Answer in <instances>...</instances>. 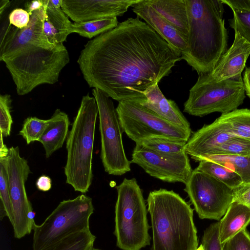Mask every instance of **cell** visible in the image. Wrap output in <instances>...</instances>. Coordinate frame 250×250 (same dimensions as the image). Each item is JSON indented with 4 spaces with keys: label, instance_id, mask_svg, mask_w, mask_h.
<instances>
[{
    "label": "cell",
    "instance_id": "6da1fadb",
    "mask_svg": "<svg viewBox=\"0 0 250 250\" xmlns=\"http://www.w3.org/2000/svg\"><path fill=\"white\" fill-rule=\"evenodd\" d=\"M181 55L136 17L119 23L84 45L78 63L90 87L121 101L144 93L171 72Z\"/></svg>",
    "mask_w": 250,
    "mask_h": 250
},
{
    "label": "cell",
    "instance_id": "7a4b0ae2",
    "mask_svg": "<svg viewBox=\"0 0 250 250\" xmlns=\"http://www.w3.org/2000/svg\"><path fill=\"white\" fill-rule=\"evenodd\" d=\"M187 47L182 60L198 75L210 73L227 51L228 36L221 0H185Z\"/></svg>",
    "mask_w": 250,
    "mask_h": 250
},
{
    "label": "cell",
    "instance_id": "3957f363",
    "mask_svg": "<svg viewBox=\"0 0 250 250\" xmlns=\"http://www.w3.org/2000/svg\"><path fill=\"white\" fill-rule=\"evenodd\" d=\"M153 243L151 250H196L197 230L193 209L179 194L160 188L147 198Z\"/></svg>",
    "mask_w": 250,
    "mask_h": 250
},
{
    "label": "cell",
    "instance_id": "277c9868",
    "mask_svg": "<svg viewBox=\"0 0 250 250\" xmlns=\"http://www.w3.org/2000/svg\"><path fill=\"white\" fill-rule=\"evenodd\" d=\"M0 60L5 63L17 94L22 96L40 85L56 83L70 58L62 43H30L0 57Z\"/></svg>",
    "mask_w": 250,
    "mask_h": 250
},
{
    "label": "cell",
    "instance_id": "5b68a950",
    "mask_svg": "<svg viewBox=\"0 0 250 250\" xmlns=\"http://www.w3.org/2000/svg\"><path fill=\"white\" fill-rule=\"evenodd\" d=\"M98 114L95 98L88 93L83 96L66 140V183L82 193L88 191L93 181L92 158Z\"/></svg>",
    "mask_w": 250,
    "mask_h": 250
},
{
    "label": "cell",
    "instance_id": "8992f818",
    "mask_svg": "<svg viewBox=\"0 0 250 250\" xmlns=\"http://www.w3.org/2000/svg\"><path fill=\"white\" fill-rule=\"evenodd\" d=\"M114 234L122 250H140L149 245L150 226L142 189L135 178H125L116 186Z\"/></svg>",
    "mask_w": 250,
    "mask_h": 250
},
{
    "label": "cell",
    "instance_id": "52a82bcc",
    "mask_svg": "<svg viewBox=\"0 0 250 250\" xmlns=\"http://www.w3.org/2000/svg\"><path fill=\"white\" fill-rule=\"evenodd\" d=\"M94 208L92 198L84 194L63 200L34 229L33 250H44L70 234L89 230Z\"/></svg>",
    "mask_w": 250,
    "mask_h": 250
},
{
    "label": "cell",
    "instance_id": "ba28073f",
    "mask_svg": "<svg viewBox=\"0 0 250 250\" xmlns=\"http://www.w3.org/2000/svg\"><path fill=\"white\" fill-rule=\"evenodd\" d=\"M116 108L123 131L135 143L151 138L187 142L191 135V130L161 118L143 105L138 98L121 101Z\"/></svg>",
    "mask_w": 250,
    "mask_h": 250
},
{
    "label": "cell",
    "instance_id": "9c48e42d",
    "mask_svg": "<svg viewBox=\"0 0 250 250\" xmlns=\"http://www.w3.org/2000/svg\"><path fill=\"white\" fill-rule=\"evenodd\" d=\"M98 108L101 135L100 157L104 170L110 175L121 176L130 171L122 140L123 130L113 103L98 88L92 90Z\"/></svg>",
    "mask_w": 250,
    "mask_h": 250
},
{
    "label": "cell",
    "instance_id": "30bf717a",
    "mask_svg": "<svg viewBox=\"0 0 250 250\" xmlns=\"http://www.w3.org/2000/svg\"><path fill=\"white\" fill-rule=\"evenodd\" d=\"M245 92L243 81L225 80L205 83L197 80L189 90L184 112L198 117L216 112L227 113L243 103Z\"/></svg>",
    "mask_w": 250,
    "mask_h": 250
},
{
    "label": "cell",
    "instance_id": "8fae6325",
    "mask_svg": "<svg viewBox=\"0 0 250 250\" xmlns=\"http://www.w3.org/2000/svg\"><path fill=\"white\" fill-rule=\"evenodd\" d=\"M10 196L14 213V236L21 239L29 234L36 224L35 213L26 194L25 184L31 173L27 161L20 155L17 146L9 148L6 160Z\"/></svg>",
    "mask_w": 250,
    "mask_h": 250
},
{
    "label": "cell",
    "instance_id": "7c38bea8",
    "mask_svg": "<svg viewBox=\"0 0 250 250\" xmlns=\"http://www.w3.org/2000/svg\"><path fill=\"white\" fill-rule=\"evenodd\" d=\"M185 185L184 190L201 219L219 220L233 201V189L197 168Z\"/></svg>",
    "mask_w": 250,
    "mask_h": 250
},
{
    "label": "cell",
    "instance_id": "4fadbf2b",
    "mask_svg": "<svg viewBox=\"0 0 250 250\" xmlns=\"http://www.w3.org/2000/svg\"><path fill=\"white\" fill-rule=\"evenodd\" d=\"M131 162L141 167L151 176L168 183L186 184L193 171L186 151L176 154L159 153L137 144L133 150Z\"/></svg>",
    "mask_w": 250,
    "mask_h": 250
},
{
    "label": "cell",
    "instance_id": "5bb4252c",
    "mask_svg": "<svg viewBox=\"0 0 250 250\" xmlns=\"http://www.w3.org/2000/svg\"><path fill=\"white\" fill-rule=\"evenodd\" d=\"M141 0H61V8L74 22L117 18Z\"/></svg>",
    "mask_w": 250,
    "mask_h": 250
},
{
    "label": "cell",
    "instance_id": "9a60e30c",
    "mask_svg": "<svg viewBox=\"0 0 250 250\" xmlns=\"http://www.w3.org/2000/svg\"><path fill=\"white\" fill-rule=\"evenodd\" d=\"M43 6L30 15L28 25L19 29L6 21L0 30V57L27 43H51L43 31L48 0H44Z\"/></svg>",
    "mask_w": 250,
    "mask_h": 250
},
{
    "label": "cell",
    "instance_id": "2e32d148",
    "mask_svg": "<svg viewBox=\"0 0 250 250\" xmlns=\"http://www.w3.org/2000/svg\"><path fill=\"white\" fill-rule=\"evenodd\" d=\"M250 55V43L235 31V38L231 47L210 73L198 75L197 80L205 83H216L225 80L243 81L242 73Z\"/></svg>",
    "mask_w": 250,
    "mask_h": 250
},
{
    "label": "cell",
    "instance_id": "e0dca14e",
    "mask_svg": "<svg viewBox=\"0 0 250 250\" xmlns=\"http://www.w3.org/2000/svg\"><path fill=\"white\" fill-rule=\"evenodd\" d=\"M227 124L219 117L194 132L186 143L185 150L196 160L212 155L225 142L233 137Z\"/></svg>",
    "mask_w": 250,
    "mask_h": 250
},
{
    "label": "cell",
    "instance_id": "ac0fdd59",
    "mask_svg": "<svg viewBox=\"0 0 250 250\" xmlns=\"http://www.w3.org/2000/svg\"><path fill=\"white\" fill-rule=\"evenodd\" d=\"M132 11L181 55L185 52L187 47V38L148 4L146 0H141L135 5Z\"/></svg>",
    "mask_w": 250,
    "mask_h": 250
},
{
    "label": "cell",
    "instance_id": "d6986e66",
    "mask_svg": "<svg viewBox=\"0 0 250 250\" xmlns=\"http://www.w3.org/2000/svg\"><path fill=\"white\" fill-rule=\"evenodd\" d=\"M145 97L138 98L140 103L161 118L187 130H191L190 124L175 101L167 99L161 91L158 83L144 93Z\"/></svg>",
    "mask_w": 250,
    "mask_h": 250
},
{
    "label": "cell",
    "instance_id": "ffe728a7",
    "mask_svg": "<svg viewBox=\"0 0 250 250\" xmlns=\"http://www.w3.org/2000/svg\"><path fill=\"white\" fill-rule=\"evenodd\" d=\"M72 23L61 8V0H48L43 31L50 43H63L71 34Z\"/></svg>",
    "mask_w": 250,
    "mask_h": 250
},
{
    "label": "cell",
    "instance_id": "44dd1931",
    "mask_svg": "<svg viewBox=\"0 0 250 250\" xmlns=\"http://www.w3.org/2000/svg\"><path fill=\"white\" fill-rule=\"evenodd\" d=\"M70 124L68 115L60 109H57L48 119L47 126L39 141L44 148L46 158L62 146L69 133Z\"/></svg>",
    "mask_w": 250,
    "mask_h": 250
},
{
    "label": "cell",
    "instance_id": "7402d4cb",
    "mask_svg": "<svg viewBox=\"0 0 250 250\" xmlns=\"http://www.w3.org/2000/svg\"><path fill=\"white\" fill-rule=\"evenodd\" d=\"M250 223V208L232 201L224 217L219 221L220 239L222 244L241 231Z\"/></svg>",
    "mask_w": 250,
    "mask_h": 250
},
{
    "label": "cell",
    "instance_id": "603a6c76",
    "mask_svg": "<svg viewBox=\"0 0 250 250\" xmlns=\"http://www.w3.org/2000/svg\"><path fill=\"white\" fill-rule=\"evenodd\" d=\"M146 1L187 38L188 17L185 0H146Z\"/></svg>",
    "mask_w": 250,
    "mask_h": 250
},
{
    "label": "cell",
    "instance_id": "cb8c5ba5",
    "mask_svg": "<svg viewBox=\"0 0 250 250\" xmlns=\"http://www.w3.org/2000/svg\"><path fill=\"white\" fill-rule=\"evenodd\" d=\"M203 160L222 165L238 174L243 183H250V156L244 157L213 155L198 158L195 161L199 162Z\"/></svg>",
    "mask_w": 250,
    "mask_h": 250
},
{
    "label": "cell",
    "instance_id": "d4e9b609",
    "mask_svg": "<svg viewBox=\"0 0 250 250\" xmlns=\"http://www.w3.org/2000/svg\"><path fill=\"white\" fill-rule=\"evenodd\" d=\"M219 118L227 124L232 136L250 140V109H237Z\"/></svg>",
    "mask_w": 250,
    "mask_h": 250
},
{
    "label": "cell",
    "instance_id": "484cf974",
    "mask_svg": "<svg viewBox=\"0 0 250 250\" xmlns=\"http://www.w3.org/2000/svg\"><path fill=\"white\" fill-rule=\"evenodd\" d=\"M199 162L196 167L198 169L212 176L232 189L243 184L242 180L238 174L222 165L205 160Z\"/></svg>",
    "mask_w": 250,
    "mask_h": 250
},
{
    "label": "cell",
    "instance_id": "4316f807",
    "mask_svg": "<svg viewBox=\"0 0 250 250\" xmlns=\"http://www.w3.org/2000/svg\"><path fill=\"white\" fill-rule=\"evenodd\" d=\"M119 24L117 18H105L86 21L74 22L71 26V33L91 39L116 27Z\"/></svg>",
    "mask_w": 250,
    "mask_h": 250
},
{
    "label": "cell",
    "instance_id": "83f0119b",
    "mask_svg": "<svg viewBox=\"0 0 250 250\" xmlns=\"http://www.w3.org/2000/svg\"><path fill=\"white\" fill-rule=\"evenodd\" d=\"M96 237L89 230L69 235L44 250H90Z\"/></svg>",
    "mask_w": 250,
    "mask_h": 250
},
{
    "label": "cell",
    "instance_id": "f1b7e54d",
    "mask_svg": "<svg viewBox=\"0 0 250 250\" xmlns=\"http://www.w3.org/2000/svg\"><path fill=\"white\" fill-rule=\"evenodd\" d=\"M187 143L165 138H151L141 141L136 144L159 153L176 154L186 151Z\"/></svg>",
    "mask_w": 250,
    "mask_h": 250
},
{
    "label": "cell",
    "instance_id": "f546056e",
    "mask_svg": "<svg viewBox=\"0 0 250 250\" xmlns=\"http://www.w3.org/2000/svg\"><path fill=\"white\" fill-rule=\"evenodd\" d=\"M213 155L249 156L250 140L233 136L222 144Z\"/></svg>",
    "mask_w": 250,
    "mask_h": 250
},
{
    "label": "cell",
    "instance_id": "4dcf8cb0",
    "mask_svg": "<svg viewBox=\"0 0 250 250\" xmlns=\"http://www.w3.org/2000/svg\"><path fill=\"white\" fill-rule=\"evenodd\" d=\"M48 123V120L39 119L36 117L26 118L19 134L25 140L27 145L35 141H39Z\"/></svg>",
    "mask_w": 250,
    "mask_h": 250
},
{
    "label": "cell",
    "instance_id": "1f68e13d",
    "mask_svg": "<svg viewBox=\"0 0 250 250\" xmlns=\"http://www.w3.org/2000/svg\"><path fill=\"white\" fill-rule=\"evenodd\" d=\"M7 156H0V202L2 204L12 225L14 223L13 209L11 201L6 167Z\"/></svg>",
    "mask_w": 250,
    "mask_h": 250
},
{
    "label": "cell",
    "instance_id": "d6a6232c",
    "mask_svg": "<svg viewBox=\"0 0 250 250\" xmlns=\"http://www.w3.org/2000/svg\"><path fill=\"white\" fill-rule=\"evenodd\" d=\"M230 26L250 43V9L233 10Z\"/></svg>",
    "mask_w": 250,
    "mask_h": 250
},
{
    "label": "cell",
    "instance_id": "836d02e7",
    "mask_svg": "<svg viewBox=\"0 0 250 250\" xmlns=\"http://www.w3.org/2000/svg\"><path fill=\"white\" fill-rule=\"evenodd\" d=\"M11 95L8 94L0 95V135L7 137L10 135L12 117L11 114L12 108Z\"/></svg>",
    "mask_w": 250,
    "mask_h": 250
},
{
    "label": "cell",
    "instance_id": "e575fe53",
    "mask_svg": "<svg viewBox=\"0 0 250 250\" xmlns=\"http://www.w3.org/2000/svg\"><path fill=\"white\" fill-rule=\"evenodd\" d=\"M219 222L211 224L204 231L202 239L204 250H223L220 239Z\"/></svg>",
    "mask_w": 250,
    "mask_h": 250
},
{
    "label": "cell",
    "instance_id": "d590c367",
    "mask_svg": "<svg viewBox=\"0 0 250 250\" xmlns=\"http://www.w3.org/2000/svg\"><path fill=\"white\" fill-rule=\"evenodd\" d=\"M223 250H250V235L246 230L238 232L223 244Z\"/></svg>",
    "mask_w": 250,
    "mask_h": 250
},
{
    "label": "cell",
    "instance_id": "8d00e7d4",
    "mask_svg": "<svg viewBox=\"0 0 250 250\" xmlns=\"http://www.w3.org/2000/svg\"><path fill=\"white\" fill-rule=\"evenodd\" d=\"M30 15L28 12L22 8H16L10 13L8 20L10 23L14 26L23 29L29 23Z\"/></svg>",
    "mask_w": 250,
    "mask_h": 250
},
{
    "label": "cell",
    "instance_id": "74e56055",
    "mask_svg": "<svg viewBox=\"0 0 250 250\" xmlns=\"http://www.w3.org/2000/svg\"><path fill=\"white\" fill-rule=\"evenodd\" d=\"M233 201H236L250 208V183H243L233 189Z\"/></svg>",
    "mask_w": 250,
    "mask_h": 250
},
{
    "label": "cell",
    "instance_id": "f35d334b",
    "mask_svg": "<svg viewBox=\"0 0 250 250\" xmlns=\"http://www.w3.org/2000/svg\"><path fill=\"white\" fill-rule=\"evenodd\" d=\"M223 4H227L232 10L250 9V0H221Z\"/></svg>",
    "mask_w": 250,
    "mask_h": 250
},
{
    "label": "cell",
    "instance_id": "ab89813d",
    "mask_svg": "<svg viewBox=\"0 0 250 250\" xmlns=\"http://www.w3.org/2000/svg\"><path fill=\"white\" fill-rule=\"evenodd\" d=\"M36 185L39 190L47 191L51 188L52 180L48 176L42 175L37 179Z\"/></svg>",
    "mask_w": 250,
    "mask_h": 250
},
{
    "label": "cell",
    "instance_id": "60d3db41",
    "mask_svg": "<svg viewBox=\"0 0 250 250\" xmlns=\"http://www.w3.org/2000/svg\"><path fill=\"white\" fill-rule=\"evenodd\" d=\"M43 4V0H34L26 2L24 6L25 10L31 15L34 11L41 9Z\"/></svg>",
    "mask_w": 250,
    "mask_h": 250
},
{
    "label": "cell",
    "instance_id": "b9f144b4",
    "mask_svg": "<svg viewBox=\"0 0 250 250\" xmlns=\"http://www.w3.org/2000/svg\"><path fill=\"white\" fill-rule=\"evenodd\" d=\"M245 92L250 98V67H246L243 79Z\"/></svg>",
    "mask_w": 250,
    "mask_h": 250
},
{
    "label": "cell",
    "instance_id": "7bdbcfd3",
    "mask_svg": "<svg viewBox=\"0 0 250 250\" xmlns=\"http://www.w3.org/2000/svg\"><path fill=\"white\" fill-rule=\"evenodd\" d=\"M10 1L8 0H0V16L2 17V14L4 10L9 6Z\"/></svg>",
    "mask_w": 250,
    "mask_h": 250
},
{
    "label": "cell",
    "instance_id": "ee69618b",
    "mask_svg": "<svg viewBox=\"0 0 250 250\" xmlns=\"http://www.w3.org/2000/svg\"><path fill=\"white\" fill-rule=\"evenodd\" d=\"M196 250H204L202 245L201 244V245L198 247Z\"/></svg>",
    "mask_w": 250,
    "mask_h": 250
},
{
    "label": "cell",
    "instance_id": "f6af8a7d",
    "mask_svg": "<svg viewBox=\"0 0 250 250\" xmlns=\"http://www.w3.org/2000/svg\"><path fill=\"white\" fill-rule=\"evenodd\" d=\"M90 250H100V249H99L94 248V247H93Z\"/></svg>",
    "mask_w": 250,
    "mask_h": 250
}]
</instances>
